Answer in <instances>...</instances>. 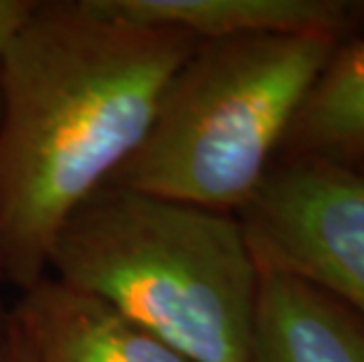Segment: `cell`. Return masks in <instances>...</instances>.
Listing matches in <instances>:
<instances>
[{
  "instance_id": "cell-1",
  "label": "cell",
  "mask_w": 364,
  "mask_h": 362,
  "mask_svg": "<svg viewBox=\"0 0 364 362\" xmlns=\"http://www.w3.org/2000/svg\"><path fill=\"white\" fill-rule=\"evenodd\" d=\"M198 43L108 0H38L0 78V282L48 275L61 223L139 149Z\"/></svg>"
},
{
  "instance_id": "cell-2",
  "label": "cell",
  "mask_w": 364,
  "mask_h": 362,
  "mask_svg": "<svg viewBox=\"0 0 364 362\" xmlns=\"http://www.w3.org/2000/svg\"><path fill=\"white\" fill-rule=\"evenodd\" d=\"M48 273L191 362H252L261 271L237 214L106 183L61 223Z\"/></svg>"
},
{
  "instance_id": "cell-3",
  "label": "cell",
  "mask_w": 364,
  "mask_h": 362,
  "mask_svg": "<svg viewBox=\"0 0 364 362\" xmlns=\"http://www.w3.org/2000/svg\"><path fill=\"white\" fill-rule=\"evenodd\" d=\"M336 50L338 38L329 36L200 41L169 78L144 142L108 183L237 214Z\"/></svg>"
},
{
  "instance_id": "cell-4",
  "label": "cell",
  "mask_w": 364,
  "mask_h": 362,
  "mask_svg": "<svg viewBox=\"0 0 364 362\" xmlns=\"http://www.w3.org/2000/svg\"><path fill=\"white\" fill-rule=\"evenodd\" d=\"M237 219L259 271L308 282L364 318V174L280 156Z\"/></svg>"
},
{
  "instance_id": "cell-5",
  "label": "cell",
  "mask_w": 364,
  "mask_h": 362,
  "mask_svg": "<svg viewBox=\"0 0 364 362\" xmlns=\"http://www.w3.org/2000/svg\"><path fill=\"white\" fill-rule=\"evenodd\" d=\"M10 313L33 362H191L113 306L50 273L21 289Z\"/></svg>"
},
{
  "instance_id": "cell-6",
  "label": "cell",
  "mask_w": 364,
  "mask_h": 362,
  "mask_svg": "<svg viewBox=\"0 0 364 362\" xmlns=\"http://www.w3.org/2000/svg\"><path fill=\"white\" fill-rule=\"evenodd\" d=\"M252 362H364V320L308 282L261 271Z\"/></svg>"
},
{
  "instance_id": "cell-7",
  "label": "cell",
  "mask_w": 364,
  "mask_h": 362,
  "mask_svg": "<svg viewBox=\"0 0 364 362\" xmlns=\"http://www.w3.org/2000/svg\"><path fill=\"white\" fill-rule=\"evenodd\" d=\"M118 14L169 26L196 41L252 36H329L353 24L358 5L343 0H108Z\"/></svg>"
},
{
  "instance_id": "cell-8",
  "label": "cell",
  "mask_w": 364,
  "mask_h": 362,
  "mask_svg": "<svg viewBox=\"0 0 364 362\" xmlns=\"http://www.w3.org/2000/svg\"><path fill=\"white\" fill-rule=\"evenodd\" d=\"M360 153H364V38L334 52L301 104L280 156L346 163Z\"/></svg>"
},
{
  "instance_id": "cell-9",
  "label": "cell",
  "mask_w": 364,
  "mask_h": 362,
  "mask_svg": "<svg viewBox=\"0 0 364 362\" xmlns=\"http://www.w3.org/2000/svg\"><path fill=\"white\" fill-rule=\"evenodd\" d=\"M36 7L38 0H0V78H3L7 57L19 36L26 31Z\"/></svg>"
},
{
  "instance_id": "cell-10",
  "label": "cell",
  "mask_w": 364,
  "mask_h": 362,
  "mask_svg": "<svg viewBox=\"0 0 364 362\" xmlns=\"http://www.w3.org/2000/svg\"><path fill=\"white\" fill-rule=\"evenodd\" d=\"M14 322L10 308L0 299V362H14Z\"/></svg>"
},
{
  "instance_id": "cell-11",
  "label": "cell",
  "mask_w": 364,
  "mask_h": 362,
  "mask_svg": "<svg viewBox=\"0 0 364 362\" xmlns=\"http://www.w3.org/2000/svg\"><path fill=\"white\" fill-rule=\"evenodd\" d=\"M14 336H17V341H14V362H33V360H31V356H28L24 341H21L17 327H14Z\"/></svg>"
}]
</instances>
